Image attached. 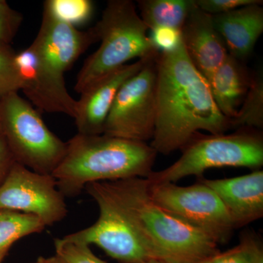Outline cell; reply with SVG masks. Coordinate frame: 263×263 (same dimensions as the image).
<instances>
[{
	"mask_svg": "<svg viewBox=\"0 0 263 263\" xmlns=\"http://www.w3.org/2000/svg\"><path fill=\"white\" fill-rule=\"evenodd\" d=\"M156 86V122L150 146L162 155L181 150L200 130L210 134L233 129L231 119L216 106L205 78L185 51L181 40L159 52Z\"/></svg>",
	"mask_w": 263,
	"mask_h": 263,
	"instance_id": "cell-1",
	"label": "cell"
},
{
	"mask_svg": "<svg viewBox=\"0 0 263 263\" xmlns=\"http://www.w3.org/2000/svg\"><path fill=\"white\" fill-rule=\"evenodd\" d=\"M52 174L65 197H75L95 182L143 178L152 171L157 152L144 142L106 135H76Z\"/></svg>",
	"mask_w": 263,
	"mask_h": 263,
	"instance_id": "cell-2",
	"label": "cell"
},
{
	"mask_svg": "<svg viewBox=\"0 0 263 263\" xmlns=\"http://www.w3.org/2000/svg\"><path fill=\"white\" fill-rule=\"evenodd\" d=\"M105 183L157 259L173 263H197L219 253L214 240L153 200L146 179Z\"/></svg>",
	"mask_w": 263,
	"mask_h": 263,
	"instance_id": "cell-3",
	"label": "cell"
},
{
	"mask_svg": "<svg viewBox=\"0 0 263 263\" xmlns=\"http://www.w3.org/2000/svg\"><path fill=\"white\" fill-rule=\"evenodd\" d=\"M100 45L86 60L76 79L75 90L81 93L99 79L134 59L146 58L159 52L146 24L131 0H110L101 18L92 27Z\"/></svg>",
	"mask_w": 263,
	"mask_h": 263,
	"instance_id": "cell-4",
	"label": "cell"
},
{
	"mask_svg": "<svg viewBox=\"0 0 263 263\" xmlns=\"http://www.w3.org/2000/svg\"><path fill=\"white\" fill-rule=\"evenodd\" d=\"M181 151L179 160L162 171H152L147 180L176 183L187 176L201 178L209 169L235 167L254 171L263 165L262 134L253 128H239L229 134L198 133Z\"/></svg>",
	"mask_w": 263,
	"mask_h": 263,
	"instance_id": "cell-5",
	"label": "cell"
},
{
	"mask_svg": "<svg viewBox=\"0 0 263 263\" xmlns=\"http://www.w3.org/2000/svg\"><path fill=\"white\" fill-rule=\"evenodd\" d=\"M0 133L15 162L37 174L52 175L65 156L67 143L18 91L0 98Z\"/></svg>",
	"mask_w": 263,
	"mask_h": 263,
	"instance_id": "cell-6",
	"label": "cell"
},
{
	"mask_svg": "<svg viewBox=\"0 0 263 263\" xmlns=\"http://www.w3.org/2000/svg\"><path fill=\"white\" fill-rule=\"evenodd\" d=\"M85 189L98 203L100 216L92 226L67 235L66 238L89 246H98L121 263H144L158 259L142 238L106 183H89Z\"/></svg>",
	"mask_w": 263,
	"mask_h": 263,
	"instance_id": "cell-7",
	"label": "cell"
},
{
	"mask_svg": "<svg viewBox=\"0 0 263 263\" xmlns=\"http://www.w3.org/2000/svg\"><path fill=\"white\" fill-rule=\"evenodd\" d=\"M148 182L153 200L173 215L200 230L217 245L231 239L235 228L226 208L212 189L200 180L187 186Z\"/></svg>",
	"mask_w": 263,
	"mask_h": 263,
	"instance_id": "cell-8",
	"label": "cell"
},
{
	"mask_svg": "<svg viewBox=\"0 0 263 263\" xmlns=\"http://www.w3.org/2000/svg\"><path fill=\"white\" fill-rule=\"evenodd\" d=\"M158 53L150 57L119 90L105 121L104 135L144 143L152 139Z\"/></svg>",
	"mask_w": 263,
	"mask_h": 263,
	"instance_id": "cell-9",
	"label": "cell"
},
{
	"mask_svg": "<svg viewBox=\"0 0 263 263\" xmlns=\"http://www.w3.org/2000/svg\"><path fill=\"white\" fill-rule=\"evenodd\" d=\"M0 209L37 216L46 227L67 214L65 196L52 175L37 174L16 162L0 185Z\"/></svg>",
	"mask_w": 263,
	"mask_h": 263,
	"instance_id": "cell-10",
	"label": "cell"
},
{
	"mask_svg": "<svg viewBox=\"0 0 263 263\" xmlns=\"http://www.w3.org/2000/svg\"><path fill=\"white\" fill-rule=\"evenodd\" d=\"M15 60L22 81L20 90L33 105L49 113L75 117L77 100L67 91L64 75L33 43L15 53Z\"/></svg>",
	"mask_w": 263,
	"mask_h": 263,
	"instance_id": "cell-11",
	"label": "cell"
},
{
	"mask_svg": "<svg viewBox=\"0 0 263 263\" xmlns=\"http://www.w3.org/2000/svg\"><path fill=\"white\" fill-rule=\"evenodd\" d=\"M96 42L98 40L92 28L79 30L59 18L44 2L41 27L32 43L58 72L64 75L79 57Z\"/></svg>",
	"mask_w": 263,
	"mask_h": 263,
	"instance_id": "cell-12",
	"label": "cell"
},
{
	"mask_svg": "<svg viewBox=\"0 0 263 263\" xmlns=\"http://www.w3.org/2000/svg\"><path fill=\"white\" fill-rule=\"evenodd\" d=\"M157 53L103 76L81 93L74 117L79 134H103L105 121L118 91L125 81L141 70L150 57Z\"/></svg>",
	"mask_w": 263,
	"mask_h": 263,
	"instance_id": "cell-13",
	"label": "cell"
},
{
	"mask_svg": "<svg viewBox=\"0 0 263 263\" xmlns=\"http://www.w3.org/2000/svg\"><path fill=\"white\" fill-rule=\"evenodd\" d=\"M181 40L190 61L207 81L229 55L212 15L200 10L194 0L181 30Z\"/></svg>",
	"mask_w": 263,
	"mask_h": 263,
	"instance_id": "cell-14",
	"label": "cell"
},
{
	"mask_svg": "<svg viewBox=\"0 0 263 263\" xmlns=\"http://www.w3.org/2000/svg\"><path fill=\"white\" fill-rule=\"evenodd\" d=\"M212 189L226 208L235 229L263 216V171L220 179H200Z\"/></svg>",
	"mask_w": 263,
	"mask_h": 263,
	"instance_id": "cell-15",
	"label": "cell"
},
{
	"mask_svg": "<svg viewBox=\"0 0 263 263\" xmlns=\"http://www.w3.org/2000/svg\"><path fill=\"white\" fill-rule=\"evenodd\" d=\"M262 4L241 7L228 13L212 15L213 23L226 44L228 53L246 62L253 53L263 32Z\"/></svg>",
	"mask_w": 263,
	"mask_h": 263,
	"instance_id": "cell-16",
	"label": "cell"
},
{
	"mask_svg": "<svg viewBox=\"0 0 263 263\" xmlns=\"http://www.w3.org/2000/svg\"><path fill=\"white\" fill-rule=\"evenodd\" d=\"M253 78L245 62L229 54L208 81L216 106L224 117L231 119L236 116Z\"/></svg>",
	"mask_w": 263,
	"mask_h": 263,
	"instance_id": "cell-17",
	"label": "cell"
},
{
	"mask_svg": "<svg viewBox=\"0 0 263 263\" xmlns=\"http://www.w3.org/2000/svg\"><path fill=\"white\" fill-rule=\"evenodd\" d=\"M193 0H138L140 17L148 30L181 29Z\"/></svg>",
	"mask_w": 263,
	"mask_h": 263,
	"instance_id": "cell-18",
	"label": "cell"
},
{
	"mask_svg": "<svg viewBox=\"0 0 263 263\" xmlns=\"http://www.w3.org/2000/svg\"><path fill=\"white\" fill-rule=\"evenodd\" d=\"M46 228L37 216L0 209V263L17 240Z\"/></svg>",
	"mask_w": 263,
	"mask_h": 263,
	"instance_id": "cell-19",
	"label": "cell"
},
{
	"mask_svg": "<svg viewBox=\"0 0 263 263\" xmlns=\"http://www.w3.org/2000/svg\"><path fill=\"white\" fill-rule=\"evenodd\" d=\"M233 129L249 127L260 130L263 127L262 72L254 75L252 86L236 116L231 119Z\"/></svg>",
	"mask_w": 263,
	"mask_h": 263,
	"instance_id": "cell-20",
	"label": "cell"
},
{
	"mask_svg": "<svg viewBox=\"0 0 263 263\" xmlns=\"http://www.w3.org/2000/svg\"><path fill=\"white\" fill-rule=\"evenodd\" d=\"M52 11L59 18L74 27L87 23L94 12L90 0H47Z\"/></svg>",
	"mask_w": 263,
	"mask_h": 263,
	"instance_id": "cell-21",
	"label": "cell"
},
{
	"mask_svg": "<svg viewBox=\"0 0 263 263\" xmlns=\"http://www.w3.org/2000/svg\"><path fill=\"white\" fill-rule=\"evenodd\" d=\"M54 247L57 255L66 263H107L93 253L89 245L66 237L55 239Z\"/></svg>",
	"mask_w": 263,
	"mask_h": 263,
	"instance_id": "cell-22",
	"label": "cell"
},
{
	"mask_svg": "<svg viewBox=\"0 0 263 263\" xmlns=\"http://www.w3.org/2000/svg\"><path fill=\"white\" fill-rule=\"evenodd\" d=\"M15 57L10 47H0V98L21 89L22 81Z\"/></svg>",
	"mask_w": 263,
	"mask_h": 263,
	"instance_id": "cell-23",
	"label": "cell"
},
{
	"mask_svg": "<svg viewBox=\"0 0 263 263\" xmlns=\"http://www.w3.org/2000/svg\"><path fill=\"white\" fill-rule=\"evenodd\" d=\"M22 15L0 0V47H10L22 22Z\"/></svg>",
	"mask_w": 263,
	"mask_h": 263,
	"instance_id": "cell-24",
	"label": "cell"
},
{
	"mask_svg": "<svg viewBox=\"0 0 263 263\" xmlns=\"http://www.w3.org/2000/svg\"><path fill=\"white\" fill-rule=\"evenodd\" d=\"M195 5L205 13L214 15L254 4H262L259 0H194Z\"/></svg>",
	"mask_w": 263,
	"mask_h": 263,
	"instance_id": "cell-25",
	"label": "cell"
},
{
	"mask_svg": "<svg viewBox=\"0 0 263 263\" xmlns=\"http://www.w3.org/2000/svg\"><path fill=\"white\" fill-rule=\"evenodd\" d=\"M152 42L160 51L172 49L181 41V33L168 28H160L152 31Z\"/></svg>",
	"mask_w": 263,
	"mask_h": 263,
	"instance_id": "cell-26",
	"label": "cell"
},
{
	"mask_svg": "<svg viewBox=\"0 0 263 263\" xmlns=\"http://www.w3.org/2000/svg\"><path fill=\"white\" fill-rule=\"evenodd\" d=\"M240 243L248 251L252 263H263V245L260 237L254 231L247 230L240 236Z\"/></svg>",
	"mask_w": 263,
	"mask_h": 263,
	"instance_id": "cell-27",
	"label": "cell"
},
{
	"mask_svg": "<svg viewBox=\"0 0 263 263\" xmlns=\"http://www.w3.org/2000/svg\"><path fill=\"white\" fill-rule=\"evenodd\" d=\"M212 260V263H252L248 251L240 243L226 252H219Z\"/></svg>",
	"mask_w": 263,
	"mask_h": 263,
	"instance_id": "cell-28",
	"label": "cell"
},
{
	"mask_svg": "<svg viewBox=\"0 0 263 263\" xmlns=\"http://www.w3.org/2000/svg\"><path fill=\"white\" fill-rule=\"evenodd\" d=\"M15 162L4 137L0 133V185Z\"/></svg>",
	"mask_w": 263,
	"mask_h": 263,
	"instance_id": "cell-29",
	"label": "cell"
},
{
	"mask_svg": "<svg viewBox=\"0 0 263 263\" xmlns=\"http://www.w3.org/2000/svg\"><path fill=\"white\" fill-rule=\"evenodd\" d=\"M29 263H66L61 257L55 254L54 256L49 257H38L35 261Z\"/></svg>",
	"mask_w": 263,
	"mask_h": 263,
	"instance_id": "cell-30",
	"label": "cell"
},
{
	"mask_svg": "<svg viewBox=\"0 0 263 263\" xmlns=\"http://www.w3.org/2000/svg\"><path fill=\"white\" fill-rule=\"evenodd\" d=\"M144 263H173L167 262V261L159 260V259H152V260L148 261V262Z\"/></svg>",
	"mask_w": 263,
	"mask_h": 263,
	"instance_id": "cell-31",
	"label": "cell"
},
{
	"mask_svg": "<svg viewBox=\"0 0 263 263\" xmlns=\"http://www.w3.org/2000/svg\"><path fill=\"white\" fill-rule=\"evenodd\" d=\"M212 258L204 259V260L200 261V262H197V263H212Z\"/></svg>",
	"mask_w": 263,
	"mask_h": 263,
	"instance_id": "cell-32",
	"label": "cell"
}]
</instances>
